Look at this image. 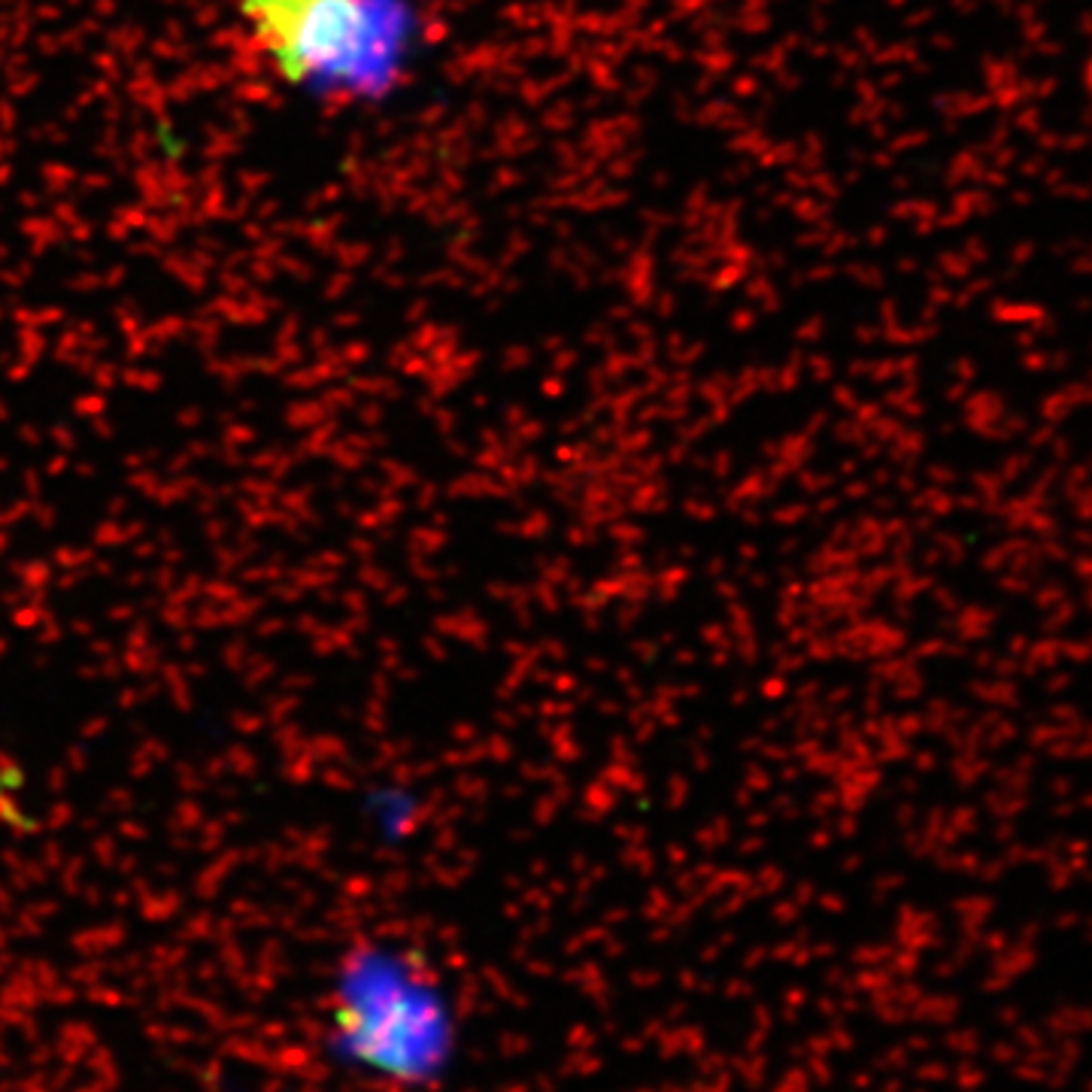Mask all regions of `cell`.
Listing matches in <instances>:
<instances>
[{"label":"cell","instance_id":"2","mask_svg":"<svg viewBox=\"0 0 1092 1092\" xmlns=\"http://www.w3.org/2000/svg\"><path fill=\"white\" fill-rule=\"evenodd\" d=\"M352 1053L373 1077L398 1087H441L462 1053L465 1019L434 968L413 953L380 950L352 965Z\"/></svg>","mask_w":1092,"mask_h":1092},{"label":"cell","instance_id":"1","mask_svg":"<svg viewBox=\"0 0 1092 1092\" xmlns=\"http://www.w3.org/2000/svg\"><path fill=\"white\" fill-rule=\"evenodd\" d=\"M237 12L276 80L319 101H386L425 42L416 0H237Z\"/></svg>","mask_w":1092,"mask_h":1092}]
</instances>
